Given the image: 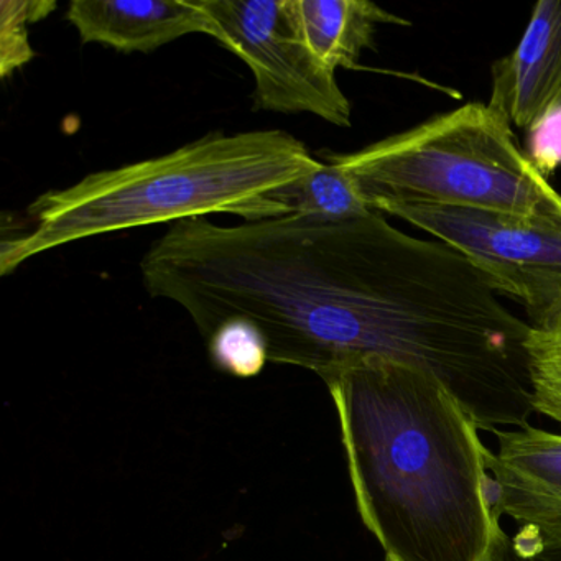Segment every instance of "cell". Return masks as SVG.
<instances>
[{
	"mask_svg": "<svg viewBox=\"0 0 561 561\" xmlns=\"http://www.w3.org/2000/svg\"><path fill=\"white\" fill-rule=\"evenodd\" d=\"M68 22L83 44L150 54L190 34L208 35L202 0H73Z\"/></svg>",
	"mask_w": 561,
	"mask_h": 561,
	"instance_id": "cell-8",
	"label": "cell"
},
{
	"mask_svg": "<svg viewBox=\"0 0 561 561\" xmlns=\"http://www.w3.org/2000/svg\"><path fill=\"white\" fill-rule=\"evenodd\" d=\"M215 41L254 75L255 110L351 126V103L305 41L295 0H202Z\"/></svg>",
	"mask_w": 561,
	"mask_h": 561,
	"instance_id": "cell-4",
	"label": "cell"
},
{
	"mask_svg": "<svg viewBox=\"0 0 561 561\" xmlns=\"http://www.w3.org/2000/svg\"><path fill=\"white\" fill-rule=\"evenodd\" d=\"M527 356L535 413L561 423V308L530 324Z\"/></svg>",
	"mask_w": 561,
	"mask_h": 561,
	"instance_id": "cell-11",
	"label": "cell"
},
{
	"mask_svg": "<svg viewBox=\"0 0 561 561\" xmlns=\"http://www.w3.org/2000/svg\"><path fill=\"white\" fill-rule=\"evenodd\" d=\"M489 106L531 130L561 111V0H540L515 50L492 65Z\"/></svg>",
	"mask_w": 561,
	"mask_h": 561,
	"instance_id": "cell-7",
	"label": "cell"
},
{
	"mask_svg": "<svg viewBox=\"0 0 561 561\" xmlns=\"http://www.w3.org/2000/svg\"><path fill=\"white\" fill-rule=\"evenodd\" d=\"M328 160L380 215L389 206L430 205L561 225L560 193L520 149L512 124L489 104H466Z\"/></svg>",
	"mask_w": 561,
	"mask_h": 561,
	"instance_id": "cell-3",
	"label": "cell"
},
{
	"mask_svg": "<svg viewBox=\"0 0 561 561\" xmlns=\"http://www.w3.org/2000/svg\"><path fill=\"white\" fill-rule=\"evenodd\" d=\"M206 341L213 364L231 376H257L268 363L264 337L248 321H226Z\"/></svg>",
	"mask_w": 561,
	"mask_h": 561,
	"instance_id": "cell-12",
	"label": "cell"
},
{
	"mask_svg": "<svg viewBox=\"0 0 561 561\" xmlns=\"http://www.w3.org/2000/svg\"><path fill=\"white\" fill-rule=\"evenodd\" d=\"M396 216L465 255L535 324L561 308V225L449 206L396 205Z\"/></svg>",
	"mask_w": 561,
	"mask_h": 561,
	"instance_id": "cell-5",
	"label": "cell"
},
{
	"mask_svg": "<svg viewBox=\"0 0 561 561\" xmlns=\"http://www.w3.org/2000/svg\"><path fill=\"white\" fill-rule=\"evenodd\" d=\"M499 561H561V554H551V557H538L531 558V560H524V558L515 557L514 551H512L511 543L505 548L504 553L501 554Z\"/></svg>",
	"mask_w": 561,
	"mask_h": 561,
	"instance_id": "cell-14",
	"label": "cell"
},
{
	"mask_svg": "<svg viewBox=\"0 0 561 561\" xmlns=\"http://www.w3.org/2000/svg\"><path fill=\"white\" fill-rule=\"evenodd\" d=\"M497 451L488 453L497 514L517 531L515 557L531 560L561 554V435L528 425L494 430Z\"/></svg>",
	"mask_w": 561,
	"mask_h": 561,
	"instance_id": "cell-6",
	"label": "cell"
},
{
	"mask_svg": "<svg viewBox=\"0 0 561 561\" xmlns=\"http://www.w3.org/2000/svg\"><path fill=\"white\" fill-rule=\"evenodd\" d=\"M295 9L311 51L333 71L357 68L379 25H412L369 0H295Z\"/></svg>",
	"mask_w": 561,
	"mask_h": 561,
	"instance_id": "cell-9",
	"label": "cell"
},
{
	"mask_svg": "<svg viewBox=\"0 0 561 561\" xmlns=\"http://www.w3.org/2000/svg\"><path fill=\"white\" fill-rule=\"evenodd\" d=\"M57 8V2L50 0L0 2V75L4 80L35 57L28 42V25L48 18Z\"/></svg>",
	"mask_w": 561,
	"mask_h": 561,
	"instance_id": "cell-13",
	"label": "cell"
},
{
	"mask_svg": "<svg viewBox=\"0 0 561 561\" xmlns=\"http://www.w3.org/2000/svg\"><path fill=\"white\" fill-rule=\"evenodd\" d=\"M318 162L291 134L255 130L208 134L167 156L91 173L28 206L34 229L4 239L0 275L61 245L126 229L208 215H234L244 222L288 216L278 192Z\"/></svg>",
	"mask_w": 561,
	"mask_h": 561,
	"instance_id": "cell-2",
	"label": "cell"
},
{
	"mask_svg": "<svg viewBox=\"0 0 561 561\" xmlns=\"http://www.w3.org/2000/svg\"><path fill=\"white\" fill-rule=\"evenodd\" d=\"M340 420L364 525L386 561H499L488 446L433 374L366 357L321 377Z\"/></svg>",
	"mask_w": 561,
	"mask_h": 561,
	"instance_id": "cell-1",
	"label": "cell"
},
{
	"mask_svg": "<svg viewBox=\"0 0 561 561\" xmlns=\"http://www.w3.org/2000/svg\"><path fill=\"white\" fill-rule=\"evenodd\" d=\"M290 215L324 221L363 218L374 213L353 179L336 163L318 162L304 179L278 193Z\"/></svg>",
	"mask_w": 561,
	"mask_h": 561,
	"instance_id": "cell-10",
	"label": "cell"
}]
</instances>
